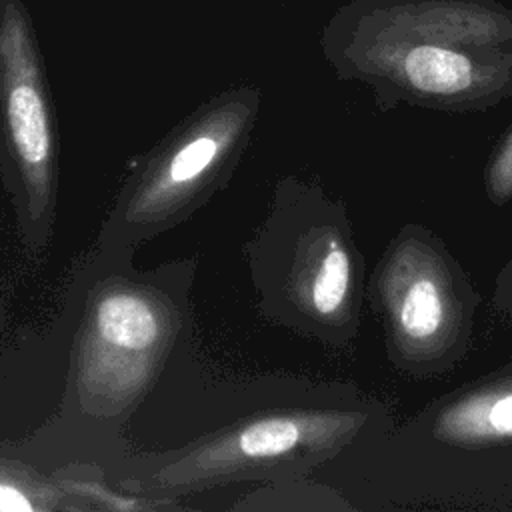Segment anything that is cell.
Segmentation results:
<instances>
[{
  "label": "cell",
  "mask_w": 512,
  "mask_h": 512,
  "mask_svg": "<svg viewBox=\"0 0 512 512\" xmlns=\"http://www.w3.org/2000/svg\"><path fill=\"white\" fill-rule=\"evenodd\" d=\"M320 50L382 112L470 114L512 96V6L498 0H350L324 24Z\"/></svg>",
  "instance_id": "obj_1"
},
{
  "label": "cell",
  "mask_w": 512,
  "mask_h": 512,
  "mask_svg": "<svg viewBox=\"0 0 512 512\" xmlns=\"http://www.w3.org/2000/svg\"><path fill=\"white\" fill-rule=\"evenodd\" d=\"M248 264L270 320L328 348L356 342L368 276L342 200L284 178L248 244Z\"/></svg>",
  "instance_id": "obj_2"
},
{
  "label": "cell",
  "mask_w": 512,
  "mask_h": 512,
  "mask_svg": "<svg viewBox=\"0 0 512 512\" xmlns=\"http://www.w3.org/2000/svg\"><path fill=\"white\" fill-rule=\"evenodd\" d=\"M388 420L384 400L346 388L328 402L276 408L224 428L138 486L162 498L238 482L298 480Z\"/></svg>",
  "instance_id": "obj_3"
},
{
  "label": "cell",
  "mask_w": 512,
  "mask_h": 512,
  "mask_svg": "<svg viewBox=\"0 0 512 512\" xmlns=\"http://www.w3.org/2000/svg\"><path fill=\"white\" fill-rule=\"evenodd\" d=\"M260 90L220 92L184 118L118 190L96 244L120 256L178 226L232 176L260 110Z\"/></svg>",
  "instance_id": "obj_4"
},
{
  "label": "cell",
  "mask_w": 512,
  "mask_h": 512,
  "mask_svg": "<svg viewBox=\"0 0 512 512\" xmlns=\"http://www.w3.org/2000/svg\"><path fill=\"white\" fill-rule=\"evenodd\" d=\"M366 298L396 372L426 380L466 358L482 296L428 226L406 222L396 230L366 280Z\"/></svg>",
  "instance_id": "obj_5"
},
{
  "label": "cell",
  "mask_w": 512,
  "mask_h": 512,
  "mask_svg": "<svg viewBox=\"0 0 512 512\" xmlns=\"http://www.w3.org/2000/svg\"><path fill=\"white\" fill-rule=\"evenodd\" d=\"M182 324L180 306L152 284L128 278L100 284L76 334L74 406L92 418L132 412L156 382Z\"/></svg>",
  "instance_id": "obj_6"
},
{
  "label": "cell",
  "mask_w": 512,
  "mask_h": 512,
  "mask_svg": "<svg viewBox=\"0 0 512 512\" xmlns=\"http://www.w3.org/2000/svg\"><path fill=\"white\" fill-rule=\"evenodd\" d=\"M0 182L28 256L50 242L58 130L40 42L22 0H0Z\"/></svg>",
  "instance_id": "obj_7"
},
{
  "label": "cell",
  "mask_w": 512,
  "mask_h": 512,
  "mask_svg": "<svg viewBox=\"0 0 512 512\" xmlns=\"http://www.w3.org/2000/svg\"><path fill=\"white\" fill-rule=\"evenodd\" d=\"M414 432L448 448L512 444V362L442 394L412 420Z\"/></svg>",
  "instance_id": "obj_8"
},
{
  "label": "cell",
  "mask_w": 512,
  "mask_h": 512,
  "mask_svg": "<svg viewBox=\"0 0 512 512\" xmlns=\"http://www.w3.org/2000/svg\"><path fill=\"white\" fill-rule=\"evenodd\" d=\"M86 510L58 480H50L34 468L0 460V512H52Z\"/></svg>",
  "instance_id": "obj_9"
},
{
  "label": "cell",
  "mask_w": 512,
  "mask_h": 512,
  "mask_svg": "<svg viewBox=\"0 0 512 512\" xmlns=\"http://www.w3.org/2000/svg\"><path fill=\"white\" fill-rule=\"evenodd\" d=\"M58 482L84 506V508H98V510H156V508H170L166 500H150L148 496H122L120 492L112 490L110 486L80 478V476H62L58 474Z\"/></svg>",
  "instance_id": "obj_10"
},
{
  "label": "cell",
  "mask_w": 512,
  "mask_h": 512,
  "mask_svg": "<svg viewBox=\"0 0 512 512\" xmlns=\"http://www.w3.org/2000/svg\"><path fill=\"white\" fill-rule=\"evenodd\" d=\"M482 188L488 202L496 208H502L512 200V124L496 140L486 158Z\"/></svg>",
  "instance_id": "obj_11"
},
{
  "label": "cell",
  "mask_w": 512,
  "mask_h": 512,
  "mask_svg": "<svg viewBox=\"0 0 512 512\" xmlns=\"http://www.w3.org/2000/svg\"><path fill=\"white\" fill-rule=\"evenodd\" d=\"M494 304L512 318V274H498L494 280Z\"/></svg>",
  "instance_id": "obj_12"
},
{
  "label": "cell",
  "mask_w": 512,
  "mask_h": 512,
  "mask_svg": "<svg viewBox=\"0 0 512 512\" xmlns=\"http://www.w3.org/2000/svg\"><path fill=\"white\" fill-rule=\"evenodd\" d=\"M498 274H512V256L508 258V262L500 268V272Z\"/></svg>",
  "instance_id": "obj_13"
}]
</instances>
